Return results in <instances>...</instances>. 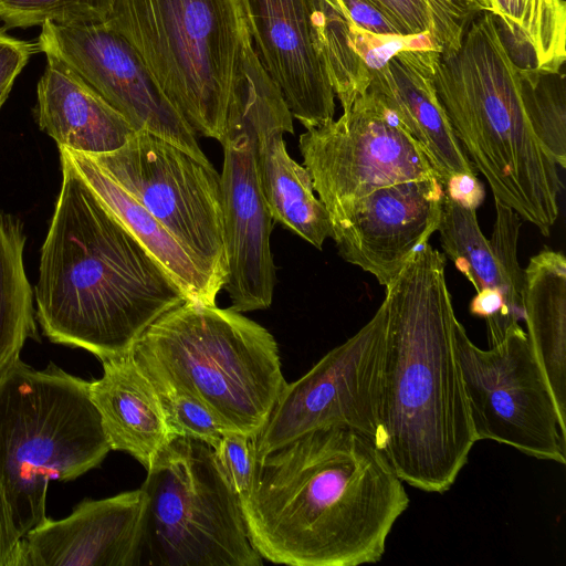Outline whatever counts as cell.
<instances>
[{
  "instance_id": "cell-5",
  "label": "cell",
  "mask_w": 566,
  "mask_h": 566,
  "mask_svg": "<svg viewBox=\"0 0 566 566\" xmlns=\"http://www.w3.org/2000/svg\"><path fill=\"white\" fill-rule=\"evenodd\" d=\"M132 354L154 386L197 398L226 431L254 437L286 385L273 335L231 307L186 300Z\"/></svg>"
},
{
  "instance_id": "cell-20",
  "label": "cell",
  "mask_w": 566,
  "mask_h": 566,
  "mask_svg": "<svg viewBox=\"0 0 566 566\" xmlns=\"http://www.w3.org/2000/svg\"><path fill=\"white\" fill-rule=\"evenodd\" d=\"M39 126L59 145L97 155L122 147L134 127L103 97L53 59L38 83Z\"/></svg>"
},
{
  "instance_id": "cell-30",
  "label": "cell",
  "mask_w": 566,
  "mask_h": 566,
  "mask_svg": "<svg viewBox=\"0 0 566 566\" xmlns=\"http://www.w3.org/2000/svg\"><path fill=\"white\" fill-rule=\"evenodd\" d=\"M109 4L111 0H0V19L9 28L80 25L105 20Z\"/></svg>"
},
{
  "instance_id": "cell-35",
  "label": "cell",
  "mask_w": 566,
  "mask_h": 566,
  "mask_svg": "<svg viewBox=\"0 0 566 566\" xmlns=\"http://www.w3.org/2000/svg\"><path fill=\"white\" fill-rule=\"evenodd\" d=\"M349 20L358 28L376 34H400L370 0H337Z\"/></svg>"
},
{
  "instance_id": "cell-17",
  "label": "cell",
  "mask_w": 566,
  "mask_h": 566,
  "mask_svg": "<svg viewBox=\"0 0 566 566\" xmlns=\"http://www.w3.org/2000/svg\"><path fill=\"white\" fill-rule=\"evenodd\" d=\"M145 510L142 488L85 499L23 536L21 566H139Z\"/></svg>"
},
{
  "instance_id": "cell-16",
  "label": "cell",
  "mask_w": 566,
  "mask_h": 566,
  "mask_svg": "<svg viewBox=\"0 0 566 566\" xmlns=\"http://www.w3.org/2000/svg\"><path fill=\"white\" fill-rule=\"evenodd\" d=\"M256 55L306 129L334 119L335 94L314 45L306 0H239Z\"/></svg>"
},
{
  "instance_id": "cell-11",
  "label": "cell",
  "mask_w": 566,
  "mask_h": 566,
  "mask_svg": "<svg viewBox=\"0 0 566 566\" xmlns=\"http://www.w3.org/2000/svg\"><path fill=\"white\" fill-rule=\"evenodd\" d=\"M455 345L476 441L565 464L566 419L520 324L482 349L457 319Z\"/></svg>"
},
{
  "instance_id": "cell-9",
  "label": "cell",
  "mask_w": 566,
  "mask_h": 566,
  "mask_svg": "<svg viewBox=\"0 0 566 566\" xmlns=\"http://www.w3.org/2000/svg\"><path fill=\"white\" fill-rule=\"evenodd\" d=\"M292 115L284 97L263 71L234 101L226 134L220 142V175L228 261L226 289L231 308L238 312L271 306L275 265L271 251L272 217L264 201L256 168L260 129Z\"/></svg>"
},
{
  "instance_id": "cell-24",
  "label": "cell",
  "mask_w": 566,
  "mask_h": 566,
  "mask_svg": "<svg viewBox=\"0 0 566 566\" xmlns=\"http://www.w3.org/2000/svg\"><path fill=\"white\" fill-rule=\"evenodd\" d=\"M440 233L443 253L469 280L476 293L495 290L502 297L500 313L486 321L489 345H497L506 331L523 319V294L517 292L506 276L496 251L482 233L476 210L469 209L443 196Z\"/></svg>"
},
{
  "instance_id": "cell-6",
  "label": "cell",
  "mask_w": 566,
  "mask_h": 566,
  "mask_svg": "<svg viewBox=\"0 0 566 566\" xmlns=\"http://www.w3.org/2000/svg\"><path fill=\"white\" fill-rule=\"evenodd\" d=\"M104 21L195 133L221 142L232 104L262 65L239 0H111Z\"/></svg>"
},
{
  "instance_id": "cell-21",
  "label": "cell",
  "mask_w": 566,
  "mask_h": 566,
  "mask_svg": "<svg viewBox=\"0 0 566 566\" xmlns=\"http://www.w3.org/2000/svg\"><path fill=\"white\" fill-rule=\"evenodd\" d=\"M59 148L61 157L163 266L185 297L216 305L223 286L144 207L104 174L87 154Z\"/></svg>"
},
{
  "instance_id": "cell-27",
  "label": "cell",
  "mask_w": 566,
  "mask_h": 566,
  "mask_svg": "<svg viewBox=\"0 0 566 566\" xmlns=\"http://www.w3.org/2000/svg\"><path fill=\"white\" fill-rule=\"evenodd\" d=\"M315 49L343 112L367 92L370 72L356 53L348 18L337 0H306Z\"/></svg>"
},
{
  "instance_id": "cell-8",
  "label": "cell",
  "mask_w": 566,
  "mask_h": 566,
  "mask_svg": "<svg viewBox=\"0 0 566 566\" xmlns=\"http://www.w3.org/2000/svg\"><path fill=\"white\" fill-rule=\"evenodd\" d=\"M146 471L139 566L263 564L211 447L172 437Z\"/></svg>"
},
{
  "instance_id": "cell-32",
  "label": "cell",
  "mask_w": 566,
  "mask_h": 566,
  "mask_svg": "<svg viewBox=\"0 0 566 566\" xmlns=\"http://www.w3.org/2000/svg\"><path fill=\"white\" fill-rule=\"evenodd\" d=\"M213 450L220 470L240 503L250 494L255 468L253 436L224 431Z\"/></svg>"
},
{
  "instance_id": "cell-19",
  "label": "cell",
  "mask_w": 566,
  "mask_h": 566,
  "mask_svg": "<svg viewBox=\"0 0 566 566\" xmlns=\"http://www.w3.org/2000/svg\"><path fill=\"white\" fill-rule=\"evenodd\" d=\"M102 365V377L90 381V395L111 450L130 454L148 470L172 438L158 392L132 352Z\"/></svg>"
},
{
  "instance_id": "cell-28",
  "label": "cell",
  "mask_w": 566,
  "mask_h": 566,
  "mask_svg": "<svg viewBox=\"0 0 566 566\" xmlns=\"http://www.w3.org/2000/svg\"><path fill=\"white\" fill-rule=\"evenodd\" d=\"M402 35L429 33L441 56L455 53L471 21L485 11L478 0H370Z\"/></svg>"
},
{
  "instance_id": "cell-23",
  "label": "cell",
  "mask_w": 566,
  "mask_h": 566,
  "mask_svg": "<svg viewBox=\"0 0 566 566\" xmlns=\"http://www.w3.org/2000/svg\"><path fill=\"white\" fill-rule=\"evenodd\" d=\"M523 319L527 338L566 419V259L544 249L524 270Z\"/></svg>"
},
{
  "instance_id": "cell-34",
  "label": "cell",
  "mask_w": 566,
  "mask_h": 566,
  "mask_svg": "<svg viewBox=\"0 0 566 566\" xmlns=\"http://www.w3.org/2000/svg\"><path fill=\"white\" fill-rule=\"evenodd\" d=\"M22 544L0 473V566H21Z\"/></svg>"
},
{
  "instance_id": "cell-26",
  "label": "cell",
  "mask_w": 566,
  "mask_h": 566,
  "mask_svg": "<svg viewBox=\"0 0 566 566\" xmlns=\"http://www.w3.org/2000/svg\"><path fill=\"white\" fill-rule=\"evenodd\" d=\"M24 242L19 220L0 212V376L20 358L25 340L36 335Z\"/></svg>"
},
{
  "instance_id": "cell-38",
  "label": "cell",
  "mask_w": 566,
  "mask_h": 566,
  "mask_svg": "<svg viewBox=\"0 0 566 566\" xmlns=\"http://www.w3.org/2000/svg\"><path fill=\"white\" fill-rule=\"evenodd\" d=\"M485 11H490L491 0H478Z\"/></svg>"
},
{
  "instance_id": "cell-12",
  "label": "cell",
  "mask_w": 566,
  "mask_h": 566,
  "mask_svg": "<svg viewBox=\"0 0 566 566\" xmlns=\"http://www.w3.org/2000/svg\"><path fill=\"white\" fill-rule=\"evenodd\" d=\"M387 326L382 301L354 336L285 385L266 422L253 437L255 458L323 428H348L382 450L381 378Z\"/></svg>"
},
{
  "instance_id": "cell-37",
  "label": "cell",
  "mask_w": 566,
  "mask_h": 566,
  "mask_svg": "<svg viewBox=\"0 0 566 566\" xmlns=\"http://www.w3.org/2000/svg\"><path fill=\"white\" fill-rule=\"evenodd\" d=\"M502 307V297L495 290H482L475 294L470 303V313L489 321L495 317Z\"/></svg>"
},
{
  "instance_id": "cell-1",
  "label": "cell",
  "mask_w": 566,
  "mask_h": 566,
  "mask_svg": "<svg viewBox=\"0 0 566 566\" xmlns=\"http://www.w3.org/2000/svg\"><path fill=\"white\" fill-rule=\"evenodd\" d=\"M408 505L385 452L358 431L332 427L256 457L241 509L249 538L268 562L358 566L382 558Z\"/></svg>"
},
{
  "instance_id": "cell-13",
  "label": "cell",
  "mask_w": 566,
  "mask_h": 566,
  "mask_svg": "<svg viewBox=\"0 0 566 566\" xmlns=\"http://www.w3.org/2000/svg\"><path fill=\"white\" fill-rule=\"evenodd\" d=\"M298 148L329 216L378 188L438 177L419 143L368 91L338 119L306 129Z\"/></svg>"
},
{
  "instance_id": "cell-3",
  "label": "cell",
  "mask_w": 566,
  "mask_h": 566,
  "mask_svg": "<svg viewBox=\"0 0 566 566\" xmlns=\"http://www.w3.org/2000/svg\"><path fill=\"white\" fill-rule=\"evenodd\" d=\"M61 164L35 316L51 342L104 361L130 353L155 321L187 298L64 157Z\"/></svg>"
},
{
  "instance_id": "cell-15",
  "label": "cell",
  "mask_w": 566,
  "mask_h": 566,
  "mask_svg": "<svg viewBox=\"0 0 566 566\" xmlns=\"http://www.w3.org/2000/svg\"><path fill=\"white\" fill-rule=\"evenodd\" d=\"M444 196L438 177L378 188L329 216L338 254L385 287L437 231Z\"/></svg>"
},
{
  "instance_id": "cell-4",
  "label": "cell",
  "mask_w": 566,
  "mask_h": 566,
  "mask_svg": "<svg viewBox=\"0 0 566 566\" xmlns=\"http://www.w3.org/2000/svg\"><path fill=\"white\" fill-rule=\"evenodd\" d=\"M528 70L515 63L497 21L481 11L459 50L441 56L434 86L452 130L494 200L544 235L559 214V166L533 128Z\"/></svg>"
},
{
  "instance_id": "cell-33",
  "label": "cell",
  "mask_w": 566,
  "mask_h": 566,
  "mask_svg": "<svg viewBox=\"0 0 566 566\" xmlns=\"http://www.w3.org/2000/svg\"><path fill=\"white\" fill-rule=\"evenodd\" d=\"M35 50L31 42L14 39L0 29V108Z\"/></svg>"
},
{
  "instance_id": "cell-29",
  "label": "cell",
  "mask_w": 566,
  "mask_h": 566,
  "mask_svg": "<svg viewBox=\"0 0 566 566\" xmlns=\"http://www.w3.org/2000/svg\"><path fill=\"white\" fill-rule=\"evenodd\" d=\"M527 107L538 139L557 165L566 167L565 74L528 70Z\"/></svg>"
},
{
  "instance_id": "cell-18",
  "label": "cell",
  "mask_w": 566,
  "mask_h": 566,
  "mask_svg": "<svg viewBox=\"0 0 566 566\" xmlns=\"http://www.w3.org/2000/svg\"><path fill=\"white\" fill-rule=\"evenodd\" d=\"M441 54L406 50L370 71L368 92L419 143L442 185L455 175H476L438 97L434 76Z\"/></svg>"
},
{
  "instance_id": "cell-14",
  "label": "cell",
  "mask_w": 566,
  "mask_h": 566,
  "mask_svg": "<svg viewBox=\"0 0 566 566\" xmlns=\"http://www.w3.org/2000/svg\"><path fill=\"white\" fill-rule=\"evenodd\" d=\"M38 50L119 112L135 130H146L210 164L195 130L157 85L134 46L106 21L80 25L45 22Z\"/></svg>"
},
{
  "instance_id": "cell-2",
  "label": "cell",
  "mask_w": 566,
  "mask_h": 566,
  "mask_svg": "<svg viewBox=\"0 0 566 566\" xmlns=\"http://www.w3.org/2000/svg\"><path fill=\"white\" fill-rule=\"evenodd\" d=\"M382 451L402 482L443 493L476 441L455 345L446 256L428 242L386 286Z\"/></svg>"
},
{
  "instance_id": "cell-36",
  "label": "cell",
  "mask_w": 566,
  "mask_h": 566,
  "mask_svg": "<svg viewBox=\"0 0 566 566\" xmlns=\"http://www.w3.org/2000/svg\"><path fill=\"white\" fill-rule=\"evenodd\" d=\"M444 193L465 208L476 210L482 203L485 191L476 175L463 174L451 177L443 185Z\"/></svg>"
},
{
  "instance_id": "cell-25",
  "label": "cell",
  "mask_w": 566,
  "mask_h": 566,
  "mask_svg": "<svg viewBox=\"0 0 566 566\" xmlns=\"http://www.w3.org/2000/svg\"><path fill=\"white\" fill-rule=\"evenodd\" d=\"M504 43L517 65L558 73L566 60L563 0H491Z\"/></svg>"
},
{
  "instance_id": "cell-22",
  "label": "cell",
  "mask_w": 566,
  "mask_h": 566,
  "mask_svg": "<svg viewBox=\"0 0 566 566\" xmlns=\"http://www.w3.org/2000/svg\"><path fill=\"white\" fill-rule=\"evenodd\" d=\"M292 115L264 125L259 133L256 168L272 220L322 250L332 234L329 214L314 193L307 169L287 153L284 133H294Z\"/></svg>"
},
{
  "instance_id": "cell-31",
  "label": "cell",
  "mask_w": 566,
  "mask_h": 566,
  "mask_svg": "<svg viewBox=\"0 0 566 566\" xmlns=\"http://www.w3.org/2000/svg\"><path fill=\"white\" fill-rule=\"evenodd\" d=\"M172 437H187L214 449L224 429L214 415L191 395L167 387H156Z\"/></svg>"
},
{
  "instance_id": "cell-10",
  "label": "cell",
  "mask_w": 566,
  "mask_h": 566,
  "mask_svg": "<svg viewBox=\"0 0 566 566\" xmlns=\"http://www.w3.org/2000/svg\"><path fill=\"white\" fill-rule=\"evenodd\" d=\"M87 155L224 286L221 181L211 164L146 130L114 151Z\"/></svg>"
},
{
  "instance_id": "cell-7",
  "label": "cell",
  "mask_w": 566,
  "mask_h": 566,
  "mask_svg": "<svg viewBox=\"0 0 566 566\" xmlns=\"http://www.w3.org/2000/svg\"><path fill=\"white\" fill-rule=\"evenodd\" d=\"M111 451L90 381L20 358L0 376V473L23 537L46 516L50 481H71Z\"/></svg>"
}]
</instances>
